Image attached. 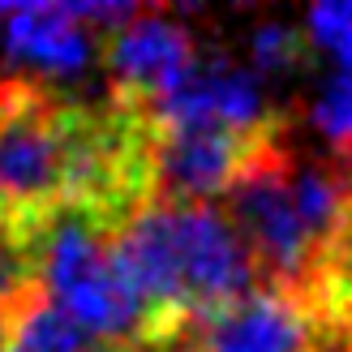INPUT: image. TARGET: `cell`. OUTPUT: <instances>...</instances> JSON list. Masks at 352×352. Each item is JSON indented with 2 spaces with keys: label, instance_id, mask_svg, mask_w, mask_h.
Segmentation results:
<instances>
[{
  "label": "cell",
  "instance_id": "6",
  "mask_svg": "<svg viewBox=\"0 0 352 352\" xmlns=\"http://www.w3.org/2000/svg\"><path fill=\"white\" fill-rule=\"evenodd\" d=\"M189 352H314L318 348V318L314 309L284 292L254 288L189 322Z\"/></svg>",
  "mask_w": 352,
  "mask_h": 352
},
{
  "label": "cell",
  "instance_id": "11",
  "mask_svg": "<svg viewBox=\"0 0 352 352\" xmlns=\"http://www.w3.org/2000/svg\"><path fill=\"white\" fill-rule=\"evenodd\" d=\"M305 39H314L327 56H336L340 74H352V0H327V5H314Z\"/></svg>",
  "mask_w": 352,
  "mask_h": 352
},
{
  "label": "cell",
  "instance_id": "2",
  "mask_svg": "<svg viewBox=\"0 0 352 352\" xmlns=\"http://www.w3.org/2000/svg\"><path fill=\"white\" fill-rule=\"evenodd\" d=\"M26 245L34 258V284L99 344L146 340V309L116 258L108 219L82 206H60Z\"/></svg>",
  "mask_w": 352,
  "mask_h": 352
},
{
  "label": "cell",
  "instance_id": "1",
  "mask_svg": "<svg viewBox=\"0 0 352 352\" xmlns=\"http://www.w3.org/2000/svg\"><path fill=\"white\" fill-rule=\"evenodd\" d=\"M112 245L146 309V340H172L262 288L245 241L215 202L146 198L112 228Z\"/></svg>",
  "mask_w": 352,
  "mask_h": 352
},
{
  "label": "cell",
  "instance_id": "8",
  "mask_svg": "<svg viewBox=\"0 0 352 352\" xmlns=\"http://www.w3.org/2000/svg\"><path fill=\"white\" fill-rule=\"evenodd\" d=\"M103 344L78 327L34 284L0 314V352H99Z\"/></svg>",
  "mask_w": 352,
  "mask_h": 352
},
{
  "label": "cell",
  "instance_id": "10",
  "mask_svg": "<svg viewBox=\"0 0 352 352\" xmlns=\"http://www.w3.org/2000/svg\"><path fill=\"white\" fill-rule=\"evenodd\" d=\"M314 125L331 142V155L352 160V74H331L314 99Z\"/></svg>",
  "mask_w": 352,
  "mask_h": 352
},
{
  "label": "cell",
  "instance_id": "7",
  "mask_svg": "<svg viewBox=\"0 0 352 352\" xmlns=\"http://www.w3.org/2000/svg\"><path fill=\"white\" fill-rule=\"evenodd\" d=\"M0 43L34 74L78 78L99 56V30H91L69 5H13L0 13Z\"/></svg>",
  "mask_w": 352,
  "mask_h": 352
},
{
  "label": "cell",
  "instance_id": "12",
  "mask_svg": "<svg viewBox=\"0 0 352 352\" xmlns=\"http://www.w3.org/2000/svg\"><path fill=\"white\" fill-rule=\"evenodd\" d=\"M34 288V258L22 236H9L0 228V314H5L22 292Z\"/></svg>",
  "mask_w": 352,
  "mask_h": 352
},
{
  "label": "cell",
  "instance_id": "3",
  "mask_svg": "<svg viewBox=\"0 0 352 352\" xmlns=\"http://www.w3.org/2000/svg\"><path fill=\"white\" fill-rule=\"evenodd\" d=\"M151 125H210V129H232V133H262L275 120H284L271 99L267 86L250 65H241L223 52H198V60L185 69V78L164 91L155 103L142 108Z\"/></svg>",
  "mask_w": 352,
  "mask_h": 352
},
{
  "label": "cell",
  "instance_id": "5",
  "mask_svg": "<svg viewBox=\"0 0 352 352\" xmlns=\"http://www.w3.org/2000/svg\"><path fill=\"white\" fill-rule=\"evenodd\" d=\"M99 56L108 65L112 95L146 108L185 78V69L198 60V43L181 17L164 9H138L129 22L99 34Z\"/></svg>",
  "mask_w": 352,
  "mask_h": 352
},
{
  "label": "cell",
  "instance_id": "4",
  "mask_svg": "<svg viewBox=\"0 0 352 352\" xmlns=\"http://www.w3.org/2000/svg\"><path fill=\"white\" fill-rule=\"evenodd\" d=\"M271 129L232 133V129H210V125H181V129L151 125V146H146L151 198L210 202L215 193H228V185L236 181V172L250 164V155Z\"/></svg>",
  "mask_w": 352,
  "mask_h": 352
},
{
  "label": "cell",
  "instance_id": "9",
  "mask_svg": "<svg viewBox=\"0 0 352 352\" xmlns=\"http://www.w3.org/2000/svg\"><path fill=\"white\" fill-rule=\"evenodd\" d=\"M309 60L305 34L284 22H262L250 34V69L258 78H279V74H296Z\"/></svg>",
  "mask_w": 352,
  "mask_h": 352
},
{
  "label": "cell",
  "instance_id": "13",
  "mask_svg": "<svg viewBox=\"0 0 352 352\" xmlns=\"http://www.w3.org/2000/svg\"><path fill=\"white\" fill-rule=\"evenodd\" d=\"M99 352H189L185 348V331L172 340H125V344H103Z\"/></svg>",
  "mask_w": 352,
  "mask_h": 352
}]
</instances>
